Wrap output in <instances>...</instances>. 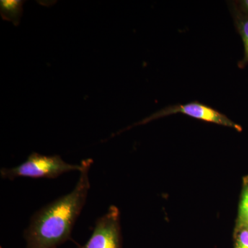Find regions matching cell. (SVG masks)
I'll return each mask as SVG.
<instances>
[{"label": "cell", "instance_id": "obj_1", "mask_svg": "<svg viewBox=\"0 0 248 248\" xmlns=\"http://www.w3.org/2000/svg\"><path fill=\"white\" fill-rule=\"evenodd\" d=\"M92 164V159L83 160L75 188L32 215L30 224L24 232L25 248H58L71 239L73 227L86 204L91 188L89 174Z\"/></svg>", "mask_w": 248, "mask_h": 248}, {"label": "cell", "instance_id": "obj_2", "mask_svg": "<svg viewBox=\"0 0 248 248\" xmlns=\"http://www.w3.org/2000/svg\"><path fill=\"white\" fill-rule=\"evenodd\" d=\"M81 164H68L59 155L46 156L32 153L22 164L11 168L1 169L0 175L4 179L14 180L19 177L32 179H56L64 173L80 171Z\"/></svg>", "mask_w": 248, "mask_h": 248}, {"label": "cell", "instance_id": "obj_3", "mask_svg": "<svg viewBox=\"0 0 248 248\" xmlns=\"http://www.w3.org/2000/svg\"><path fill=\"white\" fill-rule=\"evenodd\" d=\"M181 113L183 115L189 116L192 118L204 121V122H210L223 125V126L232 128L237 131L242 130L241 125L234 123L231 119L228 118L226 115H223L221 112H218L216 109L205 105L199 102H192L185 104H177V105L170 106L169 107L161 109L155 114L144 119L138 124H144L151 122V121L161 118L174 114Z\"/></svg>", "mask_w": 248, "mask_h": 248}, {"label": "cell", "instance_id": "obj_4", "mask_svg": "<svg viewBox=\"0 0 248 248\" xmlns=\"http://www.w3.org/2000/svg\"><path fill=\"white\" fill-rule=\"evenodd\" d=\"M79 248H122L120 210L111 205L95 222L92 234Z\"/></svg>", "mask_w": 248, "mask_h": 248}, {"label": "cell", "instance_id": "obj_5", "mask_svg": "<svg viewBox=\"0 0 248 248\" xmlns=\"http://www.w3.org/2000/svg\"><path fill=\"white\" fill-rule=\"evenodd\" d=\"M231 11L235 27L244 42V58L238 63L240 68H244L248 65V16L239 11L234 3L232 4Z\"/></svg>", "mask_w": 248, "mask_h": 248}, {"label": "cell", "instance_id": "obj_6", "mask_svg": "<svg viewBox=\"0 0 248 248\" xmlns=\"http://www.w3.org/2000/svg\"><path fill=\"white\" fill-rule=\"evenodd\" d=\"M23 3L24 1L18 0L1 1L0 11L1 17L6 20L11 21L15 25H17L22 16Z\"/></svg>", "mask_w": 248, "mask_h": 248}, {"label": "cell", "instance_id": "obj_7", "mask_svg": "<svg viewBox=\"0 0 248 248\" xmlns=\"http://www.w3.org/2000/svg\"><path fill=\"white\" fill-rule=\"evenodd\" d=\"M238 227L248 226V176L244 178L240 200Z\"/></svg>", "mask_w": 248, "mask_h": 248}, {"label": "cell", "instance_id": "obj_8", "mask_svg": "<svg viewBox=\"0 0 248 248\" xmlns=\"http://www.w3.org/2000/svg\"><path fill=\"white\" fill-rule=\"evenodd\" d=\"M235 248H248V227H238Z\"/></svg>", "mask_w": 248, "mask_h": 248}, {"label": "cell", "instance_id": "obj_9", "mask_svg": "<svg viewBox=\"0 0 248 248\" xmlns=\"http://www.w3.org/2000/svg\"><path fill=\"white\" fill-rule=\"evenodd\" d=\"M234 3L239 11L248 16V0H239Z\"/></svg>", "mask_w": 248, "mask_h": 248}, {"label": "cell", "instance_id": "obj_10", "mask_svg": "<svg viewBox=\"0 0 248 248\" xmlns=\"http://www.w3.org/2000/svg\"><path fill=\"white\" fill-rule=\"evenodd\" d=\"M248 227V226H247Z\"/></svg>", "mask_w": 248, "mask_h": 248}]
</instances>
